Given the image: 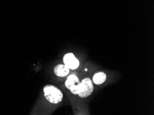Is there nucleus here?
I'll return each mask as SVG.
<instances>
[{
	"label": "nucleus",
	"mask_w": 154,
	"mask_h": 115,
	"mask_svg": "<svg viewBox=\"0 0 154 115\" xmlns=\"http://www.w3.org/2000/svg\"><path fill=\"white\" fill-rule=\"evenodd\" d=\"M63 62L70 70H76L80 66V61L72 53H66L64 56Z\"/></svg>",
	"instance_id": "4"
},
{
	"label": "nucleus",
	"mask_w": 154,
	"mask_h": 115,
	"mask_svg": "<svg viewBox=\"0 0 154 115\" xmlns=\"http://www.w3.org/2000/svg\"><path fill=\"white\" fill-rule=\"evenodd\" d=\"M93 83L90 78L83 79L80 83L78 95L81 98H86L90 97L93 92Z\"/></svg>",
	"instance_id": "2"
},
{
	"label": "nucleus",
	"mask_w": 154,
	"mask_h": 115,
	"mask_svg": "<svg viewBox=\"0 0 154 115\" xmlns=\"http://www.w3.org/2000/svg\"><path fill=\"white\" fill-rule=\"evenodd\" d=\"M106 80V74L103 72H97L93 76L92 81L95 85H101Z\"/></svg>",
	"instance_id": "6"
},
{
	"label": "nucleus",
	"mask_w": 154,
	"mask_h": 115,
	"mask_svg": "<svg viewBox=\"0 0 154 115\" xmlns=\"http://www.w3.org/2000/svg\"><path fill=\"white\" fill-rule=\"evenodd\" d=\"M80 79L75 74H71L67 77L66 80L65 81V86L70 90L72 94L78 95L80 88Z\"/></svg>",
	"instance_id": "3"
},
{
	"label": "nucleus",
	"mask_w": 154,
	"mask_h": 115,
	"mask_svg": "<svg viewBox=\"0 0 154 115\" xmlns=\"http://www.w3.org/2000/svg\"><path fill=\"white\" fill-rule=\"evenodd\" d=\"M54 72L56 76L64 77L69 75L70 69L65 64H58L55 67Z\"/></svg>",
	"instance_id": "5"
},
{
	"label": "nucleus",
	"mask_w": 154,
	"mask_h": 115,
	"mask_svg": "<svg viewBox=\"0 0 154 115\" xmlns=\"http://www.w3.org/2000/svg\"><path fill=\"white\" fill-rule=\"evenodd\" d=\"M44 97L51 104H57L63 100V93L59 88L53 85H46L44 88Z\"/></svg>",
	"instance_id": "1"
}]
</instances>
